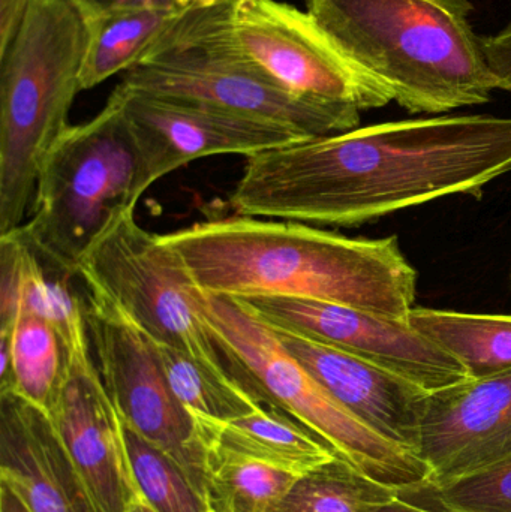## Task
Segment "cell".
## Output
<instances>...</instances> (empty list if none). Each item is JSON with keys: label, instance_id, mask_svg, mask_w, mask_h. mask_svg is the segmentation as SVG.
Listing matches in <instances>:
<instances>
[{"label": "cell", "instance_id": "cb8c5ba5", "mask_svg": "<svg viewBox=\"0 0 511 512\" xmlns=\"http://www.w3.org/2000/svg\"><path fill=\"white\" fill-rule=\"evenodd\" d=\"M123 421V420H122ZM126 454L141 498L156 512H215L182 466L123 421Z\"/></svg>", "mask_w": 511, "mask_h": 512}, {"label": "cell", "instance_id": "277c9868", "mask_svg": "<svg viewBox=\"0 0 511 512\" xmlns=\"http://www.w3.org/2000/svg\"><path fill=\"white\" fill-rule=\"evenodd\" d=\"M86 39L72 0H32L0 53V236L24 224L42 164L71 126Z\"/></svg>", "mask_w": 511, "mask_h": 512}, {"label": "cell", "instance_id": "3957f363", "mask_svg": "<svg viewBox=\"0 0 511 512\" xmlns=\"http://www.w3.org/2000/svg\"><path fill=\"white\" fill-rule=\"evenodd\" d=\"M306 11L408 113L441 116L491 101L471 0H306Z\"/></svg>", "mask_w": 511, "mask_h": 512}, {"label": "cell", "instance_id": "52a82bcc", "mask_svg": "<svg viewBox=\"0 0 511 512\" xmlns=\"http://www.w3.org/2000/svg\"><path fill=\"white\" fill-rule=\"evenodd\" d=\"M144 192L140 149L116 87L93 119L69 126L54 144L29 221L17 230L50 267L77 276L84 252Z\"/></svg>", "mask_w": 511, "mask_h": 512}, {"label": "cell", "instance_id": "4dcf8cb0", "mask_svg": "<svg viewBox=\"0 0 511 512\" xmlns=\"http://www.w3.org/2000/svg\"><path fill=\"white\" fill-rule=\"evenodd\" d=\"M128 512H156L153 510L152 507H150L149 504H147L146 501H144L141 496H138L137 499H135L134 504L131 505V508H129Z\"/></svg>", "mask_w": 511, "mask_h": 512}, {"label": "cell", "instance_id": "ac0fdd59", "mask_svg": "<svg viewBox=\"0 0 511 512\" xmlns=\"http://www.w3.org/2000/svg\"><path fill=\"white\" fill-rule=\"evenodd\" d=\"M68 369L62 334L42 316L21 310L0 331V394L12 393L50 415Z\"/></svg>", "mask_w": 511, "mask_h": 512}, {"label": "cell", "instance_id": "1f68e13d", "mask_svg": "<svg viewBox=\"0 0 511 512\" xmlns=\"http://www.w3.org/2000/svg\"><path fill=\"white\" fill-rule=\"evenodd\" d=\"M510 280H511V265H510Z\"/></svg>", "mask_w": 511, "mask_h": 512}, {"label": "cell", "instance_id": "7402d4cb", "mask_svg": "<svg viewBox=\"0 0 511 512\" xmlns=\"http://www.w3.org/2000/svg\"><path fill=\"white\" fill-rule=\"evenodd\" d=\"M156 345L174 396L191 414L228 423L263 408L228 373L209 369L173 346Z\"/></svg>", "mask_w": 511, "mask_h": 512}, {"label": "cell", "instance_id": "e0dca14e", "mask_svg": "<svg viewBox=\"0 0 511 512\" xmlns=\"http://www.w3.org/2000/svg\"><path fill=\"white\" fill-rule=\"evenodd\" d=\"M194 417L209 454L254 460L297 477L338 457L330 445L299 421L266 406L228 423Z\"/></svg>", "mask_w": 511, "mask_h": 512}, {"label": "cell", "instance_id": "44dd1931", "mask_svg": "<svg viewBox=\"0 0 511 512\" xmlns=\"http://www.w3.org/2000/svg\"><path fill=\"white\" fill-rule=\"evenodd\" d=\"M398 495L338 456L297 478L273 512H366Z\"/></svg>", "mask_w": 511, "mask_h": 512}, {"label": "cell", "instance_id": "9a60e30c", "mask_svg": "<svg viewBox=\"0 0 511 512\" xmlns=\"http://www.w3.org/2000/svg\"><path fill=\"white\" fill-rule=\"evenodd\" d=\"M275 331L291 355L354 417L419 454L423 415L431 393L354 355Z\"/></svg>", "mask_w": 511, "mask_h": 512}, {"label": "cell", "instance_id": "7c38bea8", "mask_svg": "<svg viewBox=\"0 0 511 512\" xmlns=\"http://www.w3.org/2000/svg\"><path fill=\"white\" fill-rule=\"evenodd\" d=\"M140 149L144 189L189 162L216 155H258L306 140L290 126L207 102L117 86Z\"/></svg>", "mask_w": 511, "mask_h": 512}, {"label": "cell", "instance_id": "6da1fadb", "mask_svg": "<svg viewBox=\"0 0 511 512\" xmlns=\"http://www.w3.org/2000/svg\"><path fill=\"white\" fill-rule=\"evenodd\" d=\"M511 173V117L441 114L359 126L249 156L234 215L360 227Z\"/></svg>", "mask_w": 511, "mask_h": 512}, {"label": "cell", "instance_id": "83f0119b", "mask_svg": "<svg viewBox=\"0 0 511 512\" xmlns=\"http://www.w3.org/2000/svg\"><path fill=\"white\" fill-rule=\"evenodd\" d=\"M32 0H0V53L20 29Z\"/></svg>", "mask_w": 511, "mask_h": 512}, {"label": "cell", "instance_id": "f1b7e54d", "mask_svg": "<svg viewBox=\"0 0 511 512\" xmlns=\"http://www.w3.org/2000/svg\"><path fill=\"white\" fill-rule=\"evenodd\" d=\"M366 512H450L447 510L434 511L428 508L419 507V505L411 504L405 501L402 495L396 496L392 501L383 502V504L372 505Z\"/></svg>", "mask_w": 511, "mask_h": 512}, {"label": "cell", "instance_id": "7a4b0ae2", "mask_svg": "<svg viewBox=\"0 0 511 512\" xmlns=\"http://www.w3.org/2000/svg\"><path fill=\"white\" fill-rule=\"evenodd\" d=\"M164 242L212 297H291L354 307L408 321L417 271L396 236L347 237L302 222L230 215L210 218Z\"/></svg>", "mask_w": 511, "mask_h": 512}, {"label": "cell", "instance_id": "484cf974", "mask_svg": "<svg viewBox=\"0 0 511 512\" xmlns=\"http://www.w3.org/2000/svg\"><path fill=\"white\" fill-rule=\"evenodd\" d=\"M495 90L511 93V23L494 35L480 36Z\"/></svg>", "mask_w": 511, "mask_h": 512}, {"label": "cell", "instance_id": "8992f818", "mask_svg": "<svg viewBox=\"0 0 511 512\" xmlns=\"http://www.w3.org/2000/svg\"><path fill=\"white\" fill-rule=\"evenodd\" d=\"M233 5L186 12L125 72L123 86L272 120L309 138L359 128V111L297 95L258 66L234 36Z\"/></svg>", "mask_w": 511, "mask_h": 512}, {"label": "cell", "instance_id": "4fadbf2b", "mask_svg": "<svg viewBox=\"0 0 511 512\" xmlns=\"http://www.w3.org/2000/svg\"><path fill=\"white\" fill-rule=\"evenodd\" d=\"M68 369L50 417L81 480L102 512H128L140 496L123 421L90 354V337L66 348Z\"/></svg>", "mask_w": 511, "mask_h": 512}, {"label": "cell", "instance_id": "30bf717a", "mask_svg": "<svg viewBox=\"0 0 511 512\" xmlns=\"http://www.w3.org/2000/svg\"><path fill=\"white\" fill-rule=\"evenodd\" d=\"M231 26L245 53L297 95L359 113L393 101L308 11L278 0H237Z\"/></svg>", "mask_w": 511, "mask_h": 512}, {"label": "cell", "instance_id": "ba28073f", "mask_svg": "<svg viewBox=\"0 0 511 512\" xmlns=\"http://www.w3.org/2000/svg\"><path fill=\"white\" fill-rule=\"evenodd\" d=\"M77 276L90 294L116 307L155 342L228 373L207 324V295L162 236L140 227L135 210L119 213L96 237L78 261Z\"/></svg>", "mask_w": 511, "mask_h": 512}, {"label": "cell", "instance_id": "d4e9b609", "mask_svg": "<svg viewBox=\"0 0 511 512\" xmlns=\"http://www.w3.org/2000/svg\"><path fill=\"white\" fill-rule=\"evenodd\" d=\"M432 493L450 512H511V454Z\"/></svg>", "mask_w": 511, "mask_h": 512}, {"label": "cell", "instance_id": "5bb4252c", "mask_svg": "<svg viewBox=\"0 0 511 512\" xmlns=\"http://www.w3.org/2000/svg\"><path fill=\"white\" fill-rule=\"evenodd\" d=\"M431 487L446 486L511 454V372L432 393L420 433Z\"/></svg>", "mask_w": 511, "mask_h": 512}, {"label": "cell", "instance_id": "ffe728a7", "mask_svg": "<svg viewBox=\"0 0 511 512\" xmlns=\"http://www.w3.org/2000/svg\"><path fill=\"white\" fill-rule=\"evenodd\" d=\"M411 327L459 361L471 379L511 372V315L414 307Z\"/></svg>", "mask_w": 511, "mask_h": 512}, {"label": "cell", "instance_id": "d6986e66", "mask_svg": "<svg viewBox=\"0 0 511 512\" xmlns=\"http://www.w3.org/2000/svg\"><path fill=\"white\" fill-rule=\"evenodd\" d=\"M186 12L189 11L120 6L81 14L87 35L81 90L93 89L131 69Z\"/></svg>", "mask_w": 511, "mask_h": 512}, {"label": "cell", "instance_id": "4316f807", "mask_svg": "<svg viewBox=\"0 0 511 512\" xmlns=\"http://www.w3.org/2000/svg\"><path fill=\"white\" fill-rule=\"evenodd\" d=\"M237 2V0H72L80 14L99 11V9L120 8V6H150V8L192 9L206 8L219 3Z\"/></svg>", "mask_w": 511, "mask_h": 512}, {"label": "cell", "instance_id": "9c48e42d", "mask_svg": "<svg viewBox=\"0 0 511 512\" xmlns=\"http://www.w3.org/2000/svg\"><path fill=\"white\" fill-rule=\"evenodd\" d=\"M86 322L99 375L122 420L173 457L209 499V451L194 415L168 384L155 340L92 294L87 298Z\"/></svg>", "mask_w": 511, "mask_h": 512}, {"label": "cell", "instance_id": "603a6c76", "mask_svg": "<svg viewBox=\"0 0 511 512\" xmlns=\"http://www.w3.org/2000/svg\"><path fill=\"white\" fill-rule=\"evenodd\" d=\"M297 478L254 460L209 454L207 496L215 512H273Z\"/></svg>", "mask_w": 511, "mask_h": 512}, {"label": "cell", "instance_id": "f546056e", "mask_svg": "<svg viewBox=\"0 0 511 512\" xmlns=\"http://www.w3.org/2000/svg\"><path fill=\"white\" fill-rule=\"evenodd\" d=\"M0 512H30L24 502L9 489L6 484L0 483Z\"/></svg>", "mask_w": 511, "mask_h": 512}, {"label": "cell", "instance_id": "5b68a950", "mask_svg": "<svg viewBox=\"0 0 511 512\" xmlns=\"http://www.w3.org/2000/svg\"><path fill=\"white\" fill-rule=\"evenodd\" d=\"M206 318L231 378L260 405L285 412L372 480L401 493L431 487L419 454L345 409L242 301L206 297Z\"/></svg>", "mask_w": 511, "mask_h": 512}, {"label": "cell", "instance_id": "8fae6325", "mask_svg": "<svg viewBox=\"0 0 511 512\" xmlns=\"http://www.w3.org/2000/svg\"><path fill=\"white\" fill-rule=\"evenodd\" d=\"M273 330L294 334L389 370L428 393L471 381L465 367L408 321L291 297L237 298Z\"/></svg>", "mask_w": 511, "mask_h": 512}, {"label": "cell", "instance_id": "2e32d148", "mask_svg": "<svg viewBox=\"0 0 511 512\" xmlns=\"http://www.w3.org/2000/svg\"><path fill=\"white\" fill-rule=\"evenodd\" d=\"M0 483L30 512H102L50 417L12 393L0 394Z\"/></svg>", "mask_w": 511, "mask_h": 512}]
</instances>
